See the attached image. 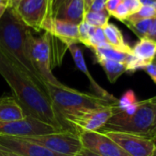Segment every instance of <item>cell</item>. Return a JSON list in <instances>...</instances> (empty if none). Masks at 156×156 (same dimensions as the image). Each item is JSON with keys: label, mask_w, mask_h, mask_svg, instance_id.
<instances>
[{"label": "cell", "mask_w": 156, "mask_h": 156, "mask_svg": "<svg viewBox=\"0 0 156 156\" xmlns=\"http://www.w3.org/2000/svg\"><path fill=\"white\" fill-rule=\"evenodd\" d=\"M0 74L11 87L14 97L27 116L47 123L59 131H76L56 110L46 87L1 50Z\"/></svg>", "instance_id": "6da1fadb"}, {"label": "cell", "mask_w": 156, "mask_h": 156, "mask_svg": "<svg viewBox=\"0 0 156 156\" xmlns=\"http://www.w3.org/2000/svg\"><path fill=\"white\" fill-rule=\"evenodd\" d=\"M31 30L17 17L14 10L7 9L0 19V50L23 67L41 85L45 82L34 69L28 54V38Z\"/></svg>", "instance_id": "7a4b0ae2"}, {"label": "cell", "mask_w": 156, "mask_h": 156, "mask_svg": "<svg viewBox=\"0 0 156 156\" xmlns=\"http://www.w3.org/2000/svg\"><path fill=\"white\" fill-rule=\"evenodd\" d=\"M45 86L56 110L62 118L66 115L80 113L118 103V101H113L97 95L80 92L65 85L62 87H55L50 83H45Z\"/></svg>", "instance_id": "3957f363"}, {"label": "cell", "mask_w": 156, "mask_h": 156, "mask_svg": "<svg viewBox=\"0 0 156 156\" xmlns=\"http://www.w3.org/2000/svg\"><path fill=\"white\" fill-rule=\"evenodd\" d=\"M155 123V107L153 98L142 100L136 112L125 115L119 111L98 131H119L136 134L150 139Z\"/></svg>", "instance_id": "277c9868"}, {"label": "cell", "mask_w": 156, "mask_h": 156, "mask_svg": "<svg viewBox=\"0 0 156 156\" xmlns=\"http://www.w3.org/2000/svg\"><path fill=\"white\" fill-rule=\"evenodd\" d=\"M28 54L30 60L45 83L55 87H62L63 84L58 81L51 72V34L46 32L40 36H34L32 32L28 38Z\"/></svg>", "instance_id": "5b68a950"}, {"label": "cell", "mask_w": 156, "mask_h": 156, "mask_svg": "<svg viewBox=\"0 0 156 156\" xmlns=\"http://www.w3.org/2000/svg\"><path fill=\"white\" fill-rule=\"evenodd\" d=\"M20 138L35 142L54 152L69 156H75L84 148L80 140L79 132L72 130Z\"/></svg>", "instance_id": "8992f818"}, {"label": "cell", "mask_w": 156, "mask_h": 156, "mask_svg": "<svg viewBox=\"0 0 156 156\" xmlns=\"http://www.w3.org/2000/svg\"><path fill=\"white\" fill-rule=\"evenodd\" d=\"M117 112H119L118 105L117 103H114L80 113L66 115L63 119L79 133L86 131H98Z\"/></svg>", "instance_id": "52a82bcc"}, {"label": "cell", "mask_w": 156, "mask_h": 156, "mask_svg": "<svg viewBox=\"0 0 156 156\" xmlns=\"http://www.w3.org/2000/svg\"><path fill=\"white\" fill-rule=\"evenodd\" d=\"M52 126L32 117H26L20 120L0 121V135L12 137H26L57 132Z\"/></svg>", "instance_id": "ba28073f"}, {"label": "cell", "mask_w": 156, "mask_h": 156, "mask_svg": "<svg viewBox=\"0 0 156 156\" xmlns=\"http://www.w3.org/2000/svg\"><path fill=\"white\" fill-rule=\"evenodd\" d=\"M116 142L129 156H151L155 143L152 140L126 132L119 131H99Z\"/></svg>", "instance_id": "9c48e42d"}, {"label": "cell", "mask_w": 156, "mask_h": 156, "mask_svg": "<svg viewBox=\"0 0 156 156\" xmlns=\"http://www.w3.org/2000/svg\"><path fill=\"white\" fill-rule=\"evenodd\" d=\"M84 148L100 156H129L111 139L99 131H86L79 133Z\"/></svg>", "instance_id": "30bf717a"}, {"label": "cell", "mask_w": 156, "mask_h": 156, "mask_svg": "<svg viewBox=\"0 0 156 156\" xmlns=\"http://www.w3.org/2000/svg\"><path fill=\"white\" fill-rule=\"evenodd\" d=\"M17 17L30 30L40 32L46 14V0H22L13 9Z\"/></svg>", "instance_id": "8fae6325"}, {"label": "cell", "mask_w": 156, "mask_h": 156, "mask_svg": "<svg viewBox=\"0 0 156 156\" xmlns=\"http://www.w3.org/2000/svg\"><path fill=\"white\" fill-rule=\"evenodd\" d=\"M0 148L19 156H69L54 152L22 138L12 136L0 135Z\"/></svg>", "instance_id": "7c38bea8"}, {"label": "cell", "mask_w": 156, "mask_h": 156, "mask_svg": "<svg viewBox=\"0 0 156 156\" xmlns=\"http://www.w3.org/2000/svg\"><path fill=\"white\" fill-rule=\"evenodd\" d=\"M68 50H69V51H70V53H71V55L73 57V60L76 67L79 69L82 73H84L87 75V77L88 78L90 86L93 88V90L95 91L96 95L99 96V97H102V98H108V99H110V100H113V101H118V99L115 97H113L108 91L103 89L95 81L94 78L92 77L90 72L87 69V63H86V61H85V58H84V54H83L82 49L79 46H78L77 44H73V45L68 46Z\"/></svg>", "instance_id": "4fadbf2b"}, {"label": "cell", "mask_w": 156, "mask_h": 156, "mask_svg": "<svg viewBox=\"0 0 156 156\" xmlns=\"http://www.w3.org/2000/svg\"><path fill=\"white\" fill-rule=\"evenodd\" d=\"M46 32H49L52 36L56 37L67 47L73 44L80 43L78 25L71 22L55 20Z\"/></svg>", "instance_id": "5bb4252c"}, {"label": "cell", "mask_w": 156, "mask_h": 156, "mask_svg": "<svg viewBox=\"0 0 156 156\" xmlns=\"http://www.w3.org/2000/svg\"><path fill=\"white\" fill-rule=\"evenodd\" d=\"M86 14L85 0H65L57 12L56 19L78 25Z\"/></svg>", "instance_id": "9a60e30c"}, {"label": "cell", "mask_w": 156, "mask_h": 156, "mask_svg": "<svg viewBox=\"0 0 156 156\" xmlns=\"http://www.w3.org/2000/svg\"><path fill=\"white\" fill-rule=\"evenodd\" d=\"M26 117L29 116L26 115L22 107L14 96L0 98V121L8 122L20 120Z\"/></svg>", "instance_id": "2e32d148"}, {"label": "cell", "mask_w": 156, "mask_h": 156, "mask_svg": "<svg viewBox=\"0 0 156 156\" xmlns=\"http://www.w3.org/2000/svg\"><path fill=\"white\" fill-rule=\"evenodd\" d=\"M131 52L138 60L147 66L156 58V42L147 38L140 39L134 47L131 48Z\"/></svg>", "instance_id": "e0dca14e"}, {"label": "cell", "mask_w": 156, "mask_h": 156, "mask_svg": "<svg viewBox=\"0 0 156 156\" xmlns=\"http://www.w3.org/2000/svg\"><path fill=\"white\" fill-rule=\"evenodd\" d=\"M103 30H104L107 42L112 48L122 52L131 53V48L129 47V45L127 44V42L125 41L123 38L121 31L116 25L112 23H108L103 28Z\"/></svg>", "instance_id": "ac0fdd59"}, {"label": "cell", "mask_w": 156, "mask_h": 156, "mask_svg": "<svg viewBox=\"0 0 156 156\" xmlns=\"http://www.w3.org/2000/svg\"><path fill=\"white\" fill-rule=\"evenodd\" d=\"M104 69L108 81L111 84L117 82L119 78L124 73H127V67L124 62L110 61V60H98L97 61Z\"/></svg>", "instance_id": "d6986e66"}, {"label": "cell", "mask_w": 156, "mask_h": 156, "mask_svg": "<svg viewBox=\"0 0 156 156\" xmlns=\"http://www.w3.org/2000/svg\"><path fill=\"white\" fill-rule=\"evenodd\" d=\"M92 51L95 53L96 60H110L119 62H126L128 56L130 53H126L119 51L114 48H112L109 44H106L101 47H98L95 49H92Z\"/></svg>", "instance_id": "ffe728a7"}, {"label": "cell", "mask_w": 156, "mask_h": 156, "mask_svg": "<svg viewBox=\"0 0 156 156\" xmlns=\"http://www.w3.org/2000/svg\"><path fill=\"white\" fill-rule=\"evenodd\" d=\"M64 1L65 0H46V14L42 30L45 31L49 30L51 23L55 20L57 12Z\"/></svg>", "instance_id": "44dd1931"}, {"label": "cell", "mask_w": 156, "mask_h": 156, "mask_svg": "<svg viewBox=\"0 0 156 156\" xmlns=\"http://www.w3.org/2000/svg\"><path fill=\"white\" fill-rule=\"evenodd\" d=\"M110 15L105 10L101 12H95V11H87L85 14L84 20L88 23L89 25L96 27V28H104L109 20Z\"/></svg>", "instance_id": "7402d4cb"}, {"label": "cell", "mask_w": 156, "mask_h": 156, "mask_svg": "<svg viewBox=\"0 0 156 156\" xmlns=\"http://www.w3.org/2000/svg\"><path fill=\"white\" fill-rule=\"evenodd\" d=\"M151 20L152 19H145L137 21H124L123 23L126 24L128 28L130 29L140 39H143L146 38Z\"/></svg>", "instance_id": "603a6c76"}, {"label": "cell", "mask_w": 156, "mask_h": 156, "mask_svg": "<svg viewBox=\"0 0 156 156\" xmlns=\"http://www.w3.org/2000/svg\"><path fill=\"white\" fill-rule=\"evenodd\" d=\"M156 17V9L150 6H141L140 9L134 14L129 15L125 21H137L145 19H153Z\"/></svg>", "instance_id": "cb8c5ba5"}, {"label": "cell", "mask_w": 156, "mask_h": 156, "mask_svg": "<svg viewBox=\"0 0 156 156\" xmlns=\"http://www.w3.org/2000/svg\"><path fill=\"white\" fill-rule=\"evenodd\" d=\"M106 44H108V43L107 42L103 29L102 28H96L94 30L93 33L91 34L90 38H89L88 48L95 49V48H98V47L104 46Z\"/></svg>", "instance_id": "d4e9b609"}, {"label": "cell", "mask_w": 156, "mask_h": 156, "mask_svg": "<svg viewBox=\"0 0 156 156\" xmlns=\"http://www.w3.org/2000/svg\"><path fill=\"white\" fill-rule=\"evenodd\" d=\"M96 27H93L83 20L78 24V33H79V42L88 47V41L91 34L93 33Z\"/></svg>", "instance_id": "484cf974"}, {"label": "cell", "mask_w": 156, "mask_h": 156, "mask_svg": "<svg viewBox=\"0 0 156 156\" xmlns=\"http://www.w3.org/2000/svg\"><path fill=\"white\" fill-rule=\"evenodd\" d=\"M138 100L136 98V96H135V93L132 91V90H128L126 91L122 97L118 99V108H119V111H122L124 110L125 108H127L128 107L131 106L132 104L136 103Z\"/></svg>", "instance_id": "4316f807"}, {"label": "cell", "mask_w": 156, "mask_h": 156, "mask_svg": "<svg viewBox=\"0 0 156 156\" xmlns=\"http://www.w3.org/2000/svg\"><path fill=\"white\" fill-rule=\"evenodd\" d=\"M113 17H115L116 19H118L119 20L124 22L129 16V12L128 10V9L126 8V6L123 3H120L118 8L116 9V10L114 11V13L112 14Z\"/></svg>", "instance_id": "83f0119b"}, {"label": "cell", "mask_w": 156, "mask_h": 156, "mask_svg": "<svg viewBox=\"0 0 156 156\" xmlns=\"http://www.w3.org/2000/svg\"><path fill=\"white\" fill-rule=\"evenodd\" d=\"M122 3L126 6L128 9L129 15H132L136 13L141 7L140 0H122Z\"/></svg>", "instance_id": "f1b7e54d"}, {"label": "cell", "mask_w": 156, "mask_h": 156, "mask_svg": "<svg viewBox=\"0 0 156 156\" xmlns=\"http://www.w3.org/2000/svg\"><path fill=\"white\" fill-rule=\"evenodd\" d=\"M106 2H107V0H94L90 6L89 11H95V12L105 11Z\"/></svg>", "instance_id": "f546056e"}, {"label": "cell", "mask_w": 156, "mask_h": 156, "mask_svg": "<svg viewBox=\"0 0 156 156\" xmlns=\"http://www.w3.org/2000/svg\"><path fill=\"white\" fill-rule=\"evenodd\" d=\"M122 3V0H107L106 2V11L112 16V14L114 13V11L116 10V9L118 8V6Z\"/></svg>", "instance_id": "4dcf8cb0"}, {"label": "cell", "mask_w": 156, "mask_h": 156, "mask_svg": "<svg viewBox=\"0 0 156 156\" xmlns=\"http://www.w3.org/2000/svg\"><path fill=\"white\" fill-rule=\"evenodd\" d=\"M146 38L156 42V17H154L151 20V23L150 25L148 33L146 35Z\"/></svg>", "instance_id": "1f68e13d"}, {"label": "cell", "mask_w": 156, "mask_h": 156, "mask_svg": "<svg viewBox=\"0 0 156 156\" xmlns=\"http://www.w3.org/2000/svg\"><path fill=\"white\" fill-rule=\"evenodd\" d=\"M143 70L151 78V80L156 84V64L154 62H151L148 64L147 66H145Z\"/></svg>", "instance_id": "d6a6232c"}, {"label": "cell", "mask_w": 156, "mask_h": 156, "mask_svg": "<svg viewBox=\"0 0 156 156\" xmlns=\"http://www.w3.org/2000/svg\"><path fill=\"white\" fill-rule=\"evenodd\" d=\"M75 156H100L97 153H94L93 151L86 149V148H83L79 152H78Z\"/></svg>", "instance_id": "836d02e7"}, {"label": "cell", "mask_w": 156, "mask_h": 156, "mask_svg": "<svg viewBox=\"0 0 156 156\" xmlns=\"http://www.w3.org/2000/svg\"><path fill=\"white\" fill-rule=\"evenodd\" d=\"M153 101H154V107H155V123H154V127L150 134V139L152 140L156 139V97H153Z\"/></svg>", "instance_id": "e575fe53"}, {"label": "cell", "mask_w": 156, "mask_h": 156, "mask_svg": "<svg viewBox=\"0 0 156 156\" xmlns=\"http://www.w3.org/2000/svg\"><path fill=\"white\" fill-rule=\"evenodd\" d=\"M141 6H150L156 9V0H140Z\"/></svg>", "instance_id": "d590c367"}, {"label": "cell", "mask_w": 156, "mask_h": 156, "mask_svg": "<svg viewBox=\"0 0 156 156\" xmlns=\"http://www.w3.org/2000/svg\"><path fill=\"white\" fill-rule=\"evenodd\" d=\"M22 0H8V8L9 9H14Z\"/></svg>", "instance_id": "8d00e7d4"}, {"label": "cell", "mask_w": 156, "mask_h": 156, "mask_svg": "<svg viewBox=\"0 0 156 156\" xmlns=\"http://www.w3.org/2000/svg\"><path fill=\"white\" fill-rule=\"evenodd\" d=\"M93 1L94 0H85V10H86V12L89 11L90 6H91Z\"/></svg>", "instance_id": "74e56055"}, {"label": "cell", "mask_w": 156, "mask_h": 156, "mask_svg": "<svg viewBox=\"0 0 156 156\" xmlns=\"http://www.w3.org/2000/svg\"><path fill=\"white\" fill-rule=\"evenodd\" d=\"M8 9V7L6 5H0V19L3 16V14L5 13L6 9Z\"/></svg>", "instance_id": "f35d334b"}, {"label": "cell", "mask_w": 156, "mask_h": 156, "mask_svg": "<svg viewBox=\"0 0 156 156\" xmlns=\"http://www.w3.org/2000/svg\"><path fill=\"white\" fill-rule=\"evenodd\" d=\"M0 156H9V152L0 148Z\"/></svg>", "instance_id": "ab89813d"}, {"label": "cell", "mask_w": 156, "mask_h": 156, "mask_svg": "<svg viewBox=\"0 0 156 156\" xmlns=\"http://www.w3.org/2000/svg\"><path fill=\"white\" fill-rule=\"evenodd\" d=\"M8 0H0V5H6L8 7Z\"/></svg>", "instance_id": "60d3db41"}, {"label": "cell", "mask_w": 156, "mask_h": 156, "mask_svg": "<svg viewBox=\"0 0 156 156\" xmlns=\"http://www.w3.org/2000/svg\"><path fill=\"white\" fill-rule=\"evenodd\" d=\"M151 156H156V146H155V148H154V150H153V151H152Z\"/></svg>", "instance_id": "b9f144b4"}, {"label": "cell", "mask_w": 156, "mask_h": 156, "mask_svg": "<svg viewBox=\"0 0 156 156\" xmlns=\"http://www.w3.org/2000/svg\"><path fill=\"white\" fill-rule=\"evenodd\" d=\"M8 152H9V156H19V155L14 154V153H12V152H9V151H8Z\"/></svg>", "instance_id": "7bdbcfd3"}, {"label": "cell", "mask_w": 156, "mask_h": 156, "mask_svg": "<svg viewBox=\"0 0 156 156\" xmlns=\"http://www.w3.org/2000/svg\"><path fill=\"white\" fill-rule=\"evenodd\" d=\"M154 62V63H155V64H156V58H155V59H154V61H153V62Z\"/></svg>", "instance_id": "ee69618b"}, {"label": "cell", "mask_w": 156, "mask_h": 156, "mask_svg": "<svg viewBox=\"0 0 156 156\" xmlns=\"http://www.w3.org/2000/svg\"><path fill=\"white\" fill-rule=\"evenodd\" d=\"M153 141H154V143H155V146H156V139H155V140H153Z\"/></svg>", "instance_id": "f6af8a7d"}]
</instances>
